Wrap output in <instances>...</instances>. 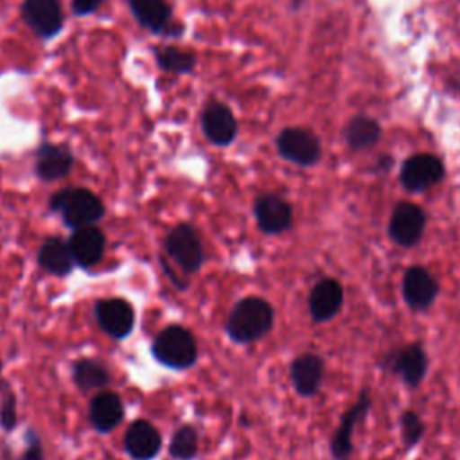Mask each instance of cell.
<instances>
[{
	"label": "cell",
	"mask_w": 460,
	"mask_h": 460,
	"mask_svg": "<svg viewBox=\"0 0 460 460\" xmlns=\"http://www.w3.org/2000/svg\"><path fill=\"white\" fill-rule=\"evenodd\" d=\"M444 178L442 162L428 153L410 156L401 167V185L410 192H422Z\"/></svg>",
	"instance_id": "obj_7"
},
{
	"label": "cell",
	"mask_w": 460,
	"mask_h": 460,
	"mask_svg": "<svg viewBox=\"0 0 460 460\" xmlns=\"http://www.w3.org/2000/svg\"><path fill=\"white\" fill-rule=\"evenodd\" d=\"M160 446H162V437L151 422L140 419L129 424L124 437V447L131 458L151 460L160 451Z\"/></svg>",
	"instance_id": "obj_19"
},
{
	"label": "cell",
	"mask_w": 460,
	"mask_h": 460,
	"mask_svg": "<svg viewBox=\"0 0 460 460\" xmlns=\"http://www.w3.org/2000/svg\"><path fill=\"white\" fill-rule=\"evenodd\" d=\"M68 248L72 252L74 262L81 268H88L97 264L104 255L106 237L95 225L75 228L68 241Z\"/></svg>",
	"instance_id": "obj_17"
},
{
	"label": "cell",
	"mask_w": 460,
	"mask_h": 460,
	"mask_svg": "<svg viewBox=\"0 0 460 460\" xmlns=\"http://www.w3.org/2000/svg\"><path fill=\"white\" fill-rule=\"evenodd\" d=\"M169 453L176 460H190L198 453V433L192 426H181L174 431L171 444H169Z\"/></svg>",
	"instance_id": "obj_26"
},
{
	"label": "cell",
	"mask_w": 460,
	"mask_h": 460,
	"mask_svg": "<svg viewBox=\"0 0 460 460\" xmlns=\"http://www.w3.org/2000/svg\"><path fill=\"white\" fill-rule=\"evenodd\" d=\"M95 316L101 329L117 340L126 338L133 331L135 313L122 298H106L97 302Z\"/></svg>",
	"instance_id": "obj_14"
},
{
	"label": "cell",
	"mask_w": 460,
	"mask_h": 460,
	"mask_svg": "<svg viewBox=\"0 0 460 460\" xmlns=\"http://www.w3.org/2000/svg\"><path fill=\"white\" fill-rule=\"evenodd\" d=\"M343 135L350 147L367 149V147H372L379 140L381 129L376 120H372L368 117H356L347 124Z\"/></svg>",
	"instance_id": "obj_23"
},
{
	"label": "cell",
	"mask_w": 460,
	"mask_h": 460,
	"mask_svg": "<svg viewBox=\"0 0 460 460\" xmlns=\"http://www.w3.org/2000/svg\"><path fill=\"white\" fill-rule=\"evenodd\" d=\"M0 386H5V383H4V379H2V363H0Z\"/></svg>",
	"instance_id": "obj_32"
},
{
	"label": "cell",
	"mask_w": 460,
	"mask_h": 460,
	"mask_svg": "<svg viewBox=\"0 0 460 460\" xmlns=\"http://www.w3.org/2000/svg\"><path fill=\"white\" fill-rule=\"evenodd\" d=\"M129 9L135 20L153 34H174L171 31L172 9L167 0H129Z\"/></svg>",
	"instance_id": "obj_18"
},
{
	"label": "cell",
	"mask_w": 460,
	"mask_h": 460,
	"mask_svg": "<svg viewBox=\"0 0 460 460\" xmlns=\"http://www.w3.org/2000/svg\"><path fill=\"white\" fill-rule=\"evenodd\" d=\"M343 286L332 279V277H323L320 279L311 293H309V313L311 318L318 323L332 320L343 305Z\"/></svg>",
	"instance_id": "obj_13"
},
{
	"label": "cell",
	"mask_w": 460,
	"mask_h": 460,
	"mask_svg": "<svg viewBox=\"0 0 460 460\" xmlns=\"http://www.w3.org/2000/svg\"><path fill=\"white\" fill-rule=\"evenodd\" d=\"M401 289L408 307L413 311H424L435 302L438 295V282L429 270L413 264L404 271Z\"/></svg>",
	"instance_id": "obj_10"
},
{
	"label": "cell",
	"mask_w": 460,
	"mask_h": 460,
	"mask_svg": "<svg viewBox=\"0 0 460 460\" xmlns=\"http://www.w3.org/2000/svg\"><path fill=\"white\" fill-rule=\"evenodd\" d=\"M22 18L31 31L43 40L54 38L63 27L59 0H23Z\"/></svg>",
	"instance_id": "obj_9"
},
{
	"label": "cell",
	"mask_w": 460,
	"mask_h": 460,
	"mask_svg": "<svg viewBox=\"0 0 460 460\" xmlns=\"http://www.w3.org/2000/svg\"><path fill=\"white\" fill-rule=\"evenodd\" d=\"M372 406V397L367 388L358 394L354 404L341 415V420L331 438V455L334 460H349L352 455V431L354 426L367 415Z\"/></svg>",
	"instance_id": "obj_8"
},
{
	"label": "cell",
	"mask_w": 460,
	"mask_h": 460,
	"mask_svg": "<svg viewBox=\"0 0 460 460\" xmlns=\"http://www.w3.org/2000/svg\"><path fill=\"white\" fill-rule=\"evenodd\" d=\"M153 356L169 368H187L198 358V345L194 336L180 327L169 325L158 332L153 341Z\"/></svg>",
	"instance_id": "obj_3"
},
{
	"label": "cell",
	"mask_w": 460,
	"mask_h": 460,
	"mask_svg": "<svg viewBox=\"0 0 460 460\" xmlns=\"http://www.w3.org/2000/svg\"><path fill=\"white\" fill-rule=\"evenodd\" d=\"M124 417V406L115 392H101L90 402V422L101 431H111Z\"/></svg>",
	"instance_id": "obj_21"
},
{
	"label": "cell",
	"mask_w": 460,
	"mask_h": 460,
	"mask_svg": "<svg viewBox=\"0 0 460 460\" xmlns=\"http://www.w3.org/2000/svg\"><path fill=\"white\" fill-rule=\"evenodd\" d=\"M50 210L59 212L63 221L72 228L93 226L104 216V205L97 194L83 187L58 190L50 201Z\"/></svg>",
	"instance_id": "obj_2"
},
{
	"label": "cell",
	"mask_w": 460,
	"mask_h": 460,
	"mask_svg": "<svg viewBox=\"0 0 460 460\" xmlns=\"http://www.w3.org/2000/svg\"><path fill=\"white\" fill-rule=\"evenodd\" d=\"M74 156L65 146L45 142L36 151V174L41 180L54 181L66 176L72 169Z\"/></svg>",
	"instance_id": "obj_20"
},
{
	"label": "cell",
	"mask_w": 460,
	"mask_h": 460,
	"mask_svg": "<svg viewBox=\"0 0 460 460\" xmlns=\"http://www.w3.org/2000/svg\"><path fill=\"white\" fill-rule=\"evenodd\" d=\"M201 129L216 146H228L237 135V120L223 102H210L201 113Z\"/></svg>",
	"instance_id": "obj_15"
},
{
	"label": "cell",
	"mask_w": 460,
	"mask_h": 460,
	"mask_svg": "<svg viewBox=\"0 0 460 460\" xmlns=\"http://www.w3.org/2000/svg\"><path fill=\"white\" fill-rule=\"evenodd\" d=\"M325 363L314 352H304L291 361V383L302 397L314 395L323 381Z\"/></svg>",
	"instance_id": "obj_16"
},
{
	"label": "cell",
	"mask_w": 460,
	"mask_h": 460,
	"mask_svg": "<svg viewBox=\"0 0 460 460\" xmlns=\"http://www.w3.org/2000/svg\"><path fill=\"white\" fill-rule=\"evenodd\" d=\"M399 424H401V437L406 447H413L420 442L422 435H424V422L420 419V415L417 411L406 410L401 413L399 417Z\"/></svg>",
	"instance_id": "obj_27"
},
{
	"label": "cell",
	"mask_w": 460,
	"mask_h": 460,
	"mask_svg": "<svg viewBox=\"0 0 460 460\" xmlns=\"http://www.w3.org/2000/svg\"><path fill=\"white\" fill-rule=\"evenodd\" d=\"M253 214L264 234L275 235L286 232L293 223L291 205L279 194H261L253 203Z\"/></svg>",
	"instance_id": "obj_12"
},
{
	"label": "cell",
	"mask_w": 460,
	"mask_h": 460,
	"mask_svg": "<svg viewBox=\"0 0 460 460\" xmlns=\"http://www.w3.org/2000/svg\"><path fill=\"white\" fill-rule=\"evenodd\" d=\"M38 261L45 271L58 277L70 273V270L74 268V257L68 248V243L61 241L59 237H49L41 244L38 252Z\"/></svg>",
	"instance_id": "obj_22"
},
{
	"label": "cell",
	"mask_w": 460,
	"mask_h": 460,
	"mask_svg": "<svg viewBox=\"0 0 460 460\" xmlns=\"http://www.w3.org/2000/svg\"><path fill=\"white\" fill-rule=\"evenodd\" d=\"M165 252L185 273H194L203 262V246L198 232L187 225H176L165 237Z\"/></svg>",
	"instance_id": "obj_4"
},
{
	"label": "cell",
	"mask_w": 460,
	"mask_h": 460,
	"mask_svg": "<svg viewBox=\"0 0 460 460\" xmlns=\"http://www.w3.org/2000/svg\"><path fill=\"white\" fill-rule=\"evenodd\" d=\"M302 2H305V0H293V7H298Z\"/></svg>",
	"instance_id": "obj_31"
},
{
	"label": "cell",
	"mask_w": 460,
	"mask_h": 460,
	"mask_svg": "<svg viewBox=\"0 0 460 460\" xmlns=\"http://www.w3.org/2000/svg\"><path fill=\"white\" fill-rule=\"evenodd\" d=\"M386 368L397 374L404 385L419 386L428 372V356L420 343H408L386 356Z\"/></svg>",
	"instance_id": "obj_11"
},
{
	"label": "cell",
	"mask_w": 460,
	"mask_h": 460,
	"mask_svg": "<svg viewBox=\"0 0 460 460\" xmlns=\"http://www.w3.org/2000/svg\"><path fill=\"white\" fill-rule=\"evenodd\" d=\"M155 58L162 70L174 72V74L190 72L196 63V58L192 52L181 50L178 47H158L155 49Z\"/></svg>",
	"instance_id": "obj_25"
},
{
	"label": "cell",
	"mask_w": 460,
	"mask_h": 460,
	"mask_svg": "<svg viewBox=\"0 0 460 460\" xmlns=\"http://www.w3.org/2000/svg\"><path fill=\"white\" fill-rule=\"evenodd\" d=\"M102 2L104 0H72V11L77 16H84L97 11L102 5Z\"/></svg>",
	"instance_id": "obj_29"
},
{
	"label": "cell",
	"mask_w": 460,
	"mask_h": 460,
	"mask_svg": "<svg viewBox=\"0 0 460 460\" xmlns=\"http://www.w3.org/2000/svg\"><path fill=\"white\" fill-rule=\"evenodd\" d=\"M273 327V307L259 296L239 300L226 322L228 336L237 343H248L262 338Z\"/></svg>",
	"instance_id": "obj_1"
},
{
	"label": "cell",
	"mask_w": 460,
	"mask_h": 460,
	"mask_svg": "<svg viewBox=\"0 0 460 460\" xmlns=\"http://www.w3.org/2000/svg\"><path fill=\"white\" fill-rule=\"evenodd\" d=\"M424 228L426 214L419 205L411 201H401L394 207L388 221V235L395 244L402 248L415 246L420 241Z\"/></svg>",
	"instance_id": "obj_5"
},
{
	"label": "cell",
	"mask_w": 460,
	"mask_h": 460,
	"mask_svg": "<svg viewBox=\"0 0 460 460\" xmlns=\"http://www.w3.org/2000/svg\"><path fill=\"white\" fill-rule=\"evenodd\" d=\"M279 155L296 165L307 167L318 162L322 155L320 140L314 133L304 128H286L277 137Z\"/></svg>",
	"instance_id": "obj_6"
},
{
	"label": "cell",
	"mask_w": 460,
	"mask_h": 460,
	"mask_svg": "<svg viewBox=\"0 0 460 460\" xmlns=\"http://www.w3.org/2000/svg\"><path fill=\"white\" fill-rule=\"evenodd\" d=\"M23 460H43V449H41L40 438L32 433H29V446L23 453Z\"/></svg>",
	"instance_id": "obj_30"
},
{
	"label": "cell",
	"mask_w": 460,
	"mask_h": 460,
	"mask_svg": "<svg viewBox=\"0 0 460 460\" xmlns=\"http://www.w3.org/2000/svg\"><path fill=\"white\" fill-rule=\"evenodd\" d=\"M16 399L14 395L9 392L5 394L4 401H2V408H0V422L4 426V429H13L16 426Z\"/></svg>",
	"instance_id": "obj_28"
},
{
	"label": "cell",
	"mask_w": 460,
	"mask_h": 460,
	"mask_svg": "<svg viewBox=\"0 0 460 460\" xmlns=\"http://www.w3.org/2000/svg\"><path fill=\"white\" fill-rule=\"evenodd\" d=\"M74 381L81 390H93L108 385L110 372L95 359H79L74 363Z\"/></svg>",
	"instance_id": "obj_24"
}]
</instances>
